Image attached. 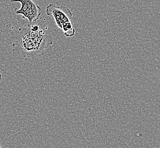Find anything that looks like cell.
I'll use <instances>...</instances> for the list:
<instances>
[{
    "label": "cell",
    "mask_w": 160,
    "mask_h": 148,
    "mask_svg": "<svg viewBox=\"0 0 160 148\" xmlns=\"http://www.w3.org/2000/svg\"><path fill=\"white\" fill-rule=\"evenodd\" d=\"M53 42L52 36L45 30L33 32L29 25L17 31L12 44L13 54L22 59L38 58L45 54V50Z\"/></svg>",
    "instance_id": "1"
},
{
    "label": "cell",
    "mask_w": 160,
    "mask_h": 148,
    "mask_svg": "<svg viewBox=\"0 0 160 148\" xmlns=\"http://www.w3.org/2000/svg\"><path fill=\"white\" fill-rule=\"evenodd\" d=\"M10 2L21 3V7L16 10V14L22 15L24 18L28 19L30 24L36 22L39 19L41 15V9L37 0H11Z\"/></svg>",
    "instance_id": "2"
},
{
    "label": "cell",
    "mask_w": 160,
    "mask_h": 148,
    "mask_svg": "<svg viewBox=\"0 0 160 148\" xmlns=\"http://www.w3.org/2000/svg\"><path fill=\"white\" fill-rule=\"evenodd\" d=\"M46 13L54 18L57 25L61 29L64 23L71 21L72 17V14L68 7L57 3H50L46 7Z\"/></svg>",
    "instance_id": "3"
},
{
    "label": "cell",
    "mask_w": 160,
    "mask_h": 148,
    "mask_svg": "<svg viewBox=\"0 0 160 148\" xmlns=\"http://www.w3.org/2000/svg\"><path fill=\"white\" fill-rule=\"evenodd\" d=\"M61 30H62L64 36L67 37H71L74 36L75 33V30L74 29L71 21L64 23Z\"/></svg>",
    "instance_id": "4"
},
{
    "label": "cell",
    "mask_w": 160,
    "mask_h": 148,
    "mask_svg": "<svg viewBox=\"0 0 160 148\" xmlns=\"http://www.w3.org/2000/svg\"><path fill=\"white\" fill-rule=\"evenodd\" d=\"M1 79H2V75H1V71H0V81H1Z\"/></svg>",
    "instance_id": "5"
},
{
    "label": "cell",
    "mask_w": 160,
    "mask_h": 148,
    "mask_svg": "<svg viewBox=\"0 0 160 148\" xmlns=\"http://www.w3.org/2000/svg\"><path fill=\"white\" fill-rule=\"evenodd\" d=\"M1 148V145H0V148Z\"/></svg>",
    "instance_id": "6"
}]
</instances>
